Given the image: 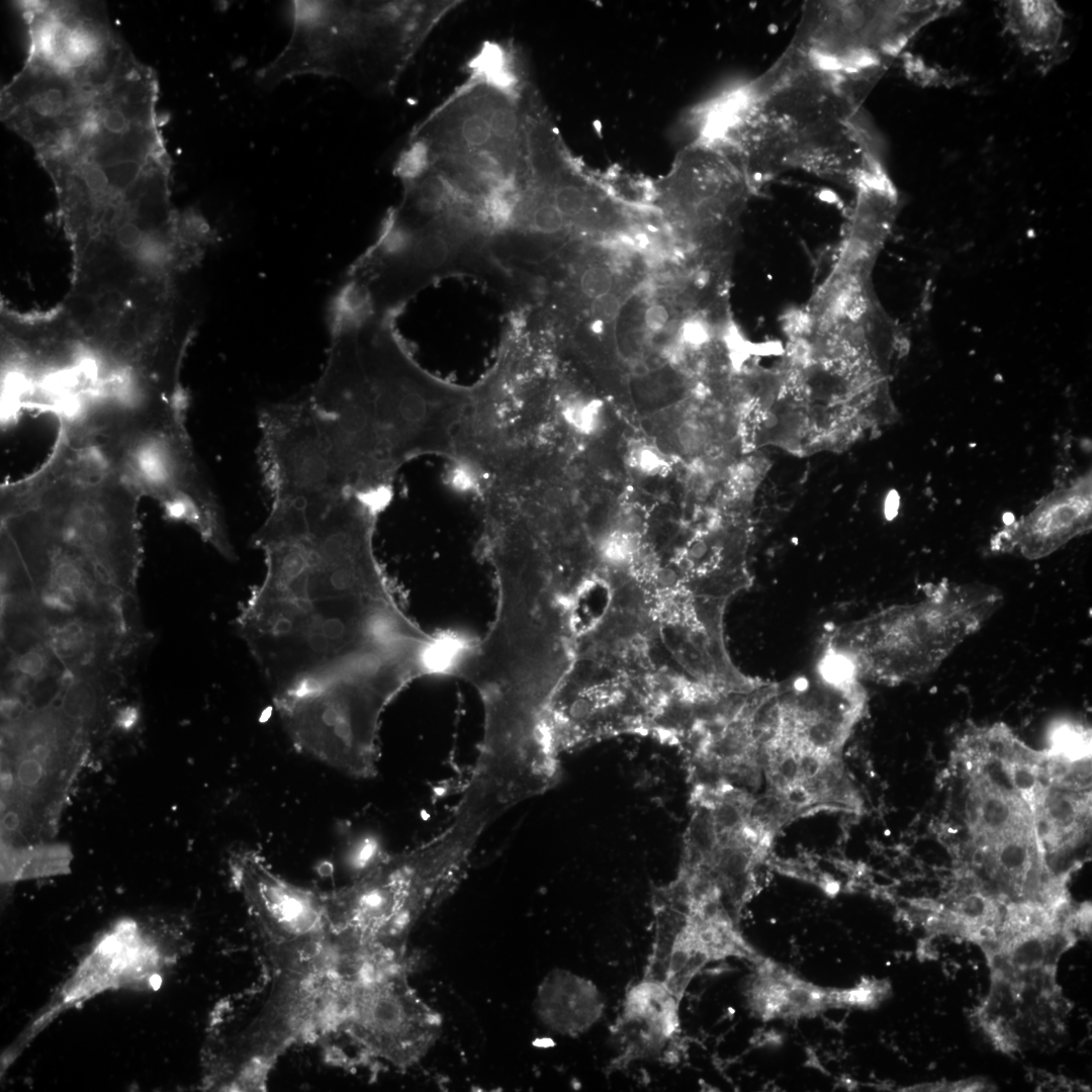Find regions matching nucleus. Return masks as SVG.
Wrapping results in <instances>:
<instances>
[{
	"instance_id": "19",
	"label": "nucleus",
	"mask_w": 1092,
	"mask_h": 1092,
	"mask_svg": "<svg viewBox=\"0 0 1092 1092\" xmlns=\"http://www.w3.org/2000/svg\"><path fill=\"white\" fill-rule=\"evenodd\" d=\"M944 899L911 902L921 925L933 935H947L980 948L990 943L1002 923L1007 900L984 886L969 871Z\"/></svg>"
},
{
	"instance_id": "1",
	"label": "nucleus",
	"mask_w": 1092,
	"mask_h": 1092,
	"mask_svg": "<svg viewBox=\"0 0 1092 1092\" xmlns=\"http://www.w3.org/2000/svg\"><path fill=\"white\" fill-rule=\"evenodd\" d=\"M381 510L354 494L271 506L253 535L265 575L236 624L273 701L376 681L414 655L425 631L397 607L373 549Z\"/></svg>"
},
{
	"instance_id": "14",
	"label": "nucleus",
	"mask_w": 1092,
	"mask_h": 1092,
	"mask_svg": "<svg viewBox=\"0 0 1092 1092\" xmlns=\"http://www.w3.org/2000/svg\"><path fill=\"white\" fill-rule=\"evenodd\" d=\"M232 879L256 921L271 964L322 954L330 941L326 894L276 874L252 849L230 859Z\"/></svg>"
},
{
	"instance_id": "9",
	"label": "nucleus",
	"mask_w": 1092,
	"mask_h": 1092,
	"mask_svg": "<svg viewBox=\"0 0 1092 1092\" xmlns=\"http://www.w3.org/2000/svg\"><path fill=\"white\" fill-rule=\"evenodd\" d=\"M182 918H125L93 942L71 976L5 1053H19L60 1014L106 991L156 990L189 948Z\"/></svg>"
},
{
	"instance_id": "36",
	"label": "nucleus",
	"mask_w": 1092,
	"mask_h": 1092,
	"mask_svg": "<svg viewBox=\"0 0 1092 1092\" xmlns=\"http://www.w3.org/2000/svg\"><path fill=\"white\" fill-rule=\"evenodd\" d=\"M688 432H689V434H690V435H692V436H699V435H700V432H699L698 430H697V431H696V430H695V431H693V430H692V428H688ZM695 444H698V445H699V438H697V437H691V438H690V440L688 441V444H687L686 446H688V447H690V448H694V447H696V445H695Z\"/></svg>"
},
{
	"instance_id": "28",
	"label": "nucleus",
	"mask_w": 1092,
	"mask_h": 1092,
	"mask_svg": "<svg viewBox=\"0 0 1092 1092\" xmlns=\"http://www.w3.org/2000/svg\"><path fill=\"white\" fill-rule=\"evenodd\" d=\"M626 461L632 470L644 476L663 475L671 467L669 458L658 446L642 439L629 444Z\"/></svg>"
},
{
	"instance_id": "4",
	"label": "nucleus",
	"mask_w": 1092,
	"mask_h": 1092,
	"mask_svg": "<svg viewBox=\"0 0 1092 1092\" xmlns=\"http://www.w3.org/2000/svg\"><path fill=\"white\" fill-rule=\"evenodd\" d=\"M491 824L473 807L457 804L449 825L408 850L384 854L351 883L326 894L330 936L353 963H411L408 937L464 876L472 852Z\"/></svg>"
},
{
	"instance_id": "24",
	"label": "nucleus",
	"mask_w": 1092,
	"mask_h": 1092,
	"mask_svg": "<svg viewBox=\"0 0 1092 1092\" xmlns=\"http://www.w3.org/2000/svg\"><path fill=\"white\" fill-rule=\"evenodd\" d=\"M68 867L69 852L61 847L2 849L1 876L5 882L59 875Z\"/></svg>"
},
{
	"instance_id": "21",
	"label": "nucleus",
	"mask_w": 1092,
	"mask_h": 1092,
	"mask_svg": "<svg viewBox=\"0 0 1092 1092\" xmlns=\"http://www.w3.org/2000/svg\"><path fill=\"white\" fill-rule=\"evenodd\" d=\"M533 1008L547 1029L573 1037L586 1032L600 1020L604 1001L590 980L556 968L540 982Z\"/></svg>"
},
{
	"instance_id": "16",
	"label": "nucleus",
	"mask_w": 1092,
	"mask_h": 1092,
	"mask_svg": "<svg viewBox=\"0 0 1092 1092\" xmlns=\"http://www.w3.org/2000/svg\"><path fill=\"white\" fill-rule=\"evenodd\" d=\"M1091 933V905L1072 909L1041 900H1011L994 939L981 947L990 971L1058 970L1062 956Z\"/></svg>"
},
{
	"instance_id": "3",
	"label": "nucleus",
	"mask_w": 1092,
	"mask_h": 1092,
	"mask_svg": "<svg viewBox=\"0 0 1092 1092\" xmlns=\"http://www.w3.org/2000/svg\"><path fill=\"white\" fill-rule=\"evenodd\" d=\"M185 399L161 393L99 397L60 421L70 439L92 447L141 495L193 528L233 561L221 507L203 475L185 426Z\"/></svg>"
},
{
	"instance_id": "13",
	"label": "nucleus",
	"mask_w": 1092,
	"mask_h": 1092,
	"mask_svg": "<svg viewBox=\"0 0 1092 1092\" xmlns=\"http://www.w3.org/2000/svg\"><path fill=\"white\" fill-rule=\"evenodd\" d=\"M412 965L370 970L351 980L338 1032L370 1060L398 1070L420 1063L442 1033L440 1013L408 982Z\"/></svg>"
},
{
	"instance_id": "2",
	"label": "nucleus",
	"mask_w": 1092,
	"mask_h": 1092,
	"mask_svg": "<svg viewBox=\"0 0 1092 1092\" xmlns=\"http://www.w3.org/2000/svg\"><path fill=\"white\" fill-rule=\"evenodd\" d=\"M141 497L92 447L59 431L37 470L2 484L1 513L16 517L94 566L113 588L134 597L142 562Z\"/></svg>"
},
{
	"instance_id": "25",
	"label": "nucleus",
	"mask_w": 1092,
	"mask_h": 1092,
	"mask_svg": "<svg viewBox=\"0 0 1092 1092\" xmlns=\"http://www.w3.org/2000/svg\"><path fill=\"white\" fill-rule=\"evenodd\" d=\"M101 671L75 675L64 685L60 708L83 729L93 721L101 706Z\"/></svg>"
},
{
	"instance_id": "22",
	"label": "nucleus",
	"mask_w": 1092,
	"mask_h": 1092,
	"mask_svg": "<svg viewBox=\"0 0 1092 1092\" xmlns=\"http://www.w3.org/2000/svg\"><path fill=\"white\" fill-rule=\"evenodd\" d=\"M1035 824L1050 871L1056 857L1072 851L1087 837L1091 827V790L1049 787Z\"/></svg>"
},
{
	"instance_id": "30",
	"label": "nucleus",
	"mask_w": 1092,
	"mask_h": 1092,
	"mask_svg": "<svg viewBox=\"0 0 1092 1092\" xmlns=\"http://www.w3.org/2000/svg\"><path fill=\"white\" fill-rule=\"evenodd\" d=\"M613 278L610 271L602 266L586 268L579 279V288L583 295L595 299L612 292Z\"/></svg>"
},
{
	"instance_id": "33",
	"label": "nucleus",
	"mask_w": 1092,
	"mask_h": 1092,
	"mask_svg": "<svg viewBox=\"0 0 1092 1092\" xmlns=\"http://www.w3.org/2000/svg\"><path fill=\"white\" fill-rule=\"evenodd\" d=\"M668 318L669 314L666 307L660 303L648 306L644 312L645 326L652 332L663 330L668 323Z\"/></svg>"
},
{
	"instance_id": "35",
	"label": "nucleus",
	"mask_w": 1092,
	"mask_h": 1092,
	"mask_svg": "<svg viewBox=\"0 0 1092 1092\" xmlns=\"http://www.w3.org/2000/svg\"><path fill=\"white\" fill-rule=\"evenodd\" d=\"M136 712L133 708H126L117 717V724L122 728H129L135 722Z\"/></svg>"
},
{
	"instance_id": "12",
	"label": "nucleus",
	"mask_w": 1092,
	"mask_h": 1092,
	"mask_svg": "<svg viewBox=\"0 0 1092 1092\" xmlns=\"http://www.w3.org/2000/svg\"><path fill=\"white\" fill-rule=\"evenodd\" d=\"M392 699L377 687L343 680L274 706L295 748L368 779L377 772L380 717Z\"/></svg>"
},
{
	"instance_id": "34",
	"label": "nucleus",
	"mask_w": 1092,
	"mask_h": 1092,
	"mask_svg": "<svg viewBox=\"0 0 1092 1092\" xmlns=\"http://www.w3.org/2000/svg\"><path fill=\"white\" fill-rule=\"evenodd\" d=\"M681 337L687 344L699 346L707 342L709 335L704 324L699 321H689L682 326Z\"/></svg>"
},
{
	"instance_id": "37",
	"label": "nucleus",
	"mask_w": 1092,
	"mask_h": 1092,
	"mask_svg": "<svg viewBox=\"0 0 1092 1092\" xmlns=\"http://www.w3.org/2000/svg\"><path fill=\"white\" fill-rule=\"evenodd\" d=\"M469 787V786H468ZM471 788V787H470ZM473 789V788H472ZM478 792V791H477ZM482 795V794H481ZM483 796V795H482ZM487 799V798H486ZM490 801V800H489ZM491 802V801H490ZM492 803V802H491ZM493 804V803H492ZM494 805V804H493ZM495 806V805H494ZM496 807V806H495ZM497 808V807H496ZM498 809V808H497ZM499 810V809H498ZM503 814V813H502Z\"/></svg>"
},
{
	"instance_id": "10",
	"label": "nucleus",
	"mask_w": 1092,
	"mask_h": 1092,
	"mask_svg": "<svg viewBox=\"0 0 1092 1092\" xmlns=\"http://www.w3.org/2000/svg\"><path fill=\"white\" fill-rule=\"evenodd\" d=\"M258 427V462L271 505L353 494L329 425L307 396L265 405Z\"/></svg>"
},
{
	"instance_id": "8",
	"label": "nucleus",
	"mask_w": 1092,
	"mask_h": 1092,
	"mask_svg": "<svg viewBox=\"0 0 1092 1092\" xmlns=\"http://www.w3.org/2000/svg\"><path fill=\"white\" fill-rule=\"evenodd\" d=\"M270 993L257 1015L208 1053L204 1086L258 1090L289 1048L338 1032L348 979L337 967L273 969Z\"/></svg>"
},
{
	"instance_id": "27",
	"label": "nucleus",
	"mask_w": 1092,
	"mask_h": 1092,
	"mask_svg": "<svg viewBox=\"0 0 1092 1092\" xmlns=\"http://www.w3.org/2000/svg\"><path fill=\"white\" fill-rule=\"evenodd\" d=\"M559 419L577 434L589 436L599 432L604 423L603 403L598 399H568L558 407Z\"/></svg>"
},
{
	"instance_id": "26",
	"label": "nucleus",
	"mask_w": 1092,
	"mask_h": 1092,
	"mask_svg": "<svg viewBox=\"0 0 1092 1092\" xmlns=\"http://www.w3.org/2000/svg\"><path fill=\"white\" fill-rule=\"evenodd\" d=\"M1045 750L1068 761L1091 760V730L1070 721L1056 722L1049 731Z\"/></svg>"
},
{
	"instance_id": "23",
	"label": "nucleus",
	"mask_w": 1092,
	"mask_h": 1092,
	"mask_svg": "<svg viewBox=\"0 0 1092 1092\" xmlns=\"http://www.w3.org/2000/svg\"><path fill=\"white\" fill-rule=\"evenodd\" d=\"M1006 28L1018 43L1032 53L1053 50L1059 43L1064 13L1054 1L1004 2Z\"/></svg>"
},
{
	"instance_id": "5",
	"label": "nucleus",
	"mask_w": 1092,
	"mask_h": 1092,
	"mask_svg": "<svg viewBox=\"0 0 1092 1092\" xmlns=\"http://www.w3.org/2000/svg\"><path fill=\"white\" fill-rule=\"evenodd\" d=\"M1003 593L983 582L942 579L915 602L882 609L828 631L822 652L857 679H924L1000 609Z\"/></svg>"
},
{
	"instance_id": "31",
	"label": "nucleus",
	"mask_w": 1092,
	"mask_h": 1092,
	"mask_svg": "<svg viewBox=\"0 0 1092 1092\" xmlns=\"http://www.w3.org/2000/svg\"><path fill=\"white\" fill-rule=\"evenodd\" d=\"M635 540L636 538L632 532L617 530L606 539L605 553L609 558L616 561L630 559L637 549Z\"/></svg>"
},
{
	"instance_id": "18",
	"label": "nucleus",
	"mask_w": 1092,
	"mask_h": 1092,
	"mask_svg": "<svg viewBox=\"0 0 1092 1092\" xmlns=\"http://www.w3.org/2000/svg\"><path fill=\"white\" fill-rule=\"evenodd\" d=\"M679 1003L657 979L645 976L632 985L614 1024L618 1065L667 1056L680 1031Z\"/></svg>"
},
{
	"instance_id": "11",
	"label": "nucleus",
	"mask_w": 1092,
	"mask_h": 1092,
	"mask_svg": "<svg viewBox=\"0 0 1092 1092\" xmlns=\"http://www.w3.org/2000/svg\"><path fill=\"white\" fill-rule=\"evenodd\" d=\"M796 50L840 78L876 70L924 25L948 12L945 1L820 2Z\"/></svg>"
},
{
	"instance_id": "20",
	"label": "nucleus",
	"mask_w": 1092,
	"mask_h": 1092,
	"mask_svg": "<svg viewBox=\"0 0 1092 1092\" xmlns=\"http://www.w3.org/2000/svg\"><path fill=\"white\" fill-rule=\"evenodd\" d=\"M965 770L967 826L976 851L1014 832L1036 828L1028 807L1002 779L983 768Z\"/></svg>"
},
{
	"instance_id": "15",
	"label": "nucleus",
	"mask_w": 1092,
	"mask_h": 1092,
	"mask_svg": "<svg viewBox=\"0 0 1092 1092\" xmlns=\"http://www.w3.org/2000/svg\"><path fill=\"white\" fill-rule=\"evenodd\" d=\"M1057 971H990L988 991L972 1015L997 1051L1009 1056L1046 1051L1064 1038L1073 1004Z\"/></svg>"
},
{
	"instance_id": "6",
	"label": "nucleus",
	"mask_w": 1092,
	"mask_h": 1092,
	"mask_svg": "<svg viewBox=\"0 0 1092 1092\" xmlns=\"http://www.w3.org/2000/svg\"><path fill=\"white\" fill-rule=\"evenodd\" d=\"M393 318L365 315L335 325L351 338L384 460L395 475L407 462L438 456L455 464L473 386L445 381L410 354Z\"/></svg>"
},
{
	"instance_id": "32",
	"label": "nucleus",
	"mask_w": 1092,
	"mask_h": 1092,
	"mask_svg": "<svg viewBox=\"0 0 1092 1092\" xmlns=\"http://www.w3.org/2000/svg\"><path fill=\"white\" fill-rule=\"evenodd\" d=\"M621 302L619 297L609 292L593 299L592 311L600 321H613L619 314Z\"/></svg>"
},
{
	"instance_id": "29",
	"label": "nucleus",
	"mask_w": 1092,
	"mask_h": 1092,
	"mask_svg": "<svg viewBox=\"0 0 1092 1092\" xmlns=\"http://www.w3.org/2000/svg\"><path fill=\"white\" fill-rule=\"evenodd\" d=\"M995 1087L987 1080L979 1078H968L957 1081H935L930 1083H920L903 1089V1091H934V1092H974V1091H990L995 1090Z\"/></svg>"
},
{
	"instance_id": "7",
	"label": "nucleus",
	"mask_w": 1092,
	"mask_h": 1092,
	"mask_svg": "<svg viewBox=\"0 0 1092 1092\" xmlns=\"http://www.w3.org/2000/svg\"><path fill=\"white\" fill-rule=\"evenodd\" d=\"M292 33L257 73L273 87L301 75L342 78L383 91L393 86L418 37L411 4L292 1Z\"/></svg>"
},
{
	"instance_id": "17",
	"label": "nucleus",
	"mask_w": 1092,
	"mask_h": 1092,
	"mask_svg": "<svg viewBox=\"0 0 1092 1092\" xmlns=\"http://www.w3.org/2000/svg\"><path fill=\"white\" fill-rule=\"evenodd\" d=\"M1091 473L1055 488L1026 515L1006 524L990 540L996 553L1028 560L1046 557L1092 527Z\"/></svg>"
}]
</instances>
